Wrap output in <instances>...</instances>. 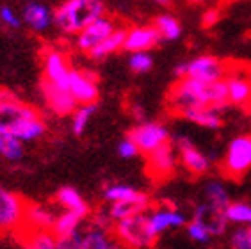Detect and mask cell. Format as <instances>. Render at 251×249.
I'll return each mask as SVG.
<instances>
[{"instance_id": "cell-1", "label": "cell", "mask_w": 251, "mask_h": 249, "mask_svg": "<svg viewBox=\"0 0 251 249\" xmlns=\"http://www.w3.org/2000/svg\"><path fill=\"white\" fill-rule=\"evenodd\" d=\"M228 105V93L225 80L203 84L193 78H180L168 95V107L176 116H182L193 109H208L221 110Z\"/></svg>"}, {"instance_id": "cell-2", "label": "cell", "mask_w": 251, "mask_h": 249, "mask_svg": "<svg viewBox=\"0 0 251 249\" xmlns=\"http://www.w3.org/2000/svg\"><path fill=\"white\" fill-rule=\"evenodd\" d=\"M101 16H105V5L101 0H64L53 11V24L63 34L77 36Z\"/></svg>"}, {"instance_id": "cell-3", "label": "cell", "mask_w": 251, "mask_h": 249, "mask_svg": "<svg viewBox=\"0 0 251 249\" xmlns=\"http://www.w3.org/2000/svg\"><path fill=\"white\" fill-rule=\"evenodd\" d=\"M112 235L123 246V249H151L159 239L151 231L148 214H137L120 223H114Z\"/></svg>"}, {"instance_id": "cell-4", "label": "cell", "mask_w": 251, "mask_h": 249, "mask_svg": "<svg viewBox=\"0 0 251 249\" xmlns=\"http://www.w3.org/2000/svg\"><path fill=\"white\" fill-rule=\"evenodd\" d=\"M39 112L34 107L18 100L9 89H0V132L15 134L16 128L27 120L38 118Z\"/></svg>"}, {"instance_id": "cell-5", "label": "cell", "mask_w": 251, "mask_h": 249, "mask_svg": "<svg viewBox=\"0 0 251 249\" xmlns=\"http://www.w3.org/2000/svg\"><path fill=\"white\" fill-rule=\"evenodd\" d=\"M251 169V135H239L228 144L226 153L221 162L225 176L239 180Z\"/></svg>"}, {"instance_id": "cell-6", "label": "cell", "mask_w": 251, "mask_h": 249, "mask_svg": "<svg viewBox=\"0 0 251 249\" xmlns=\"http://www.w3.org/2000/svg\"><path fill=\"white\" fill-rule=\"evenodd\" d=\"M27 203L16 192L0 185V231H18L24 228Z\"/></svg>"}, {"instance_id": "cell-7", "label": "cell", "mask_w": 251, "mask_h": 249, "mask_svg": "<svg viewBox=\"0 0 251 249\" xmlns=\"http://www.w3.org/2000/svg\"><path fill=\"white\" fill-rule=\"evenodd\" d=\"M128 139L134 141L139 153L150 155L160 146L169 143V132L162 123L157 121H143L130 130Z\"/></svg>"}, {"instance_id": "cell-8", "label": "cell", "mask_w": 251, "mask_h": 249, "mask_svg": "<svg viewBox=\"0 0 251 249\" xmlns=\"http://www.w3.org/2000/svg\"><path fill=\"white\" fill-rule=\"evenodd\" d=\"M228 93V103L248 107L251 101V70L244 64H228L225 77Z\"/></svg>"}, {"instance_id": "cell-9", "label": "cell", "mask_w": 251, "mask_h": 249, "mask_svg": "<svg viewBox=\"0 0 251 249\" xmlns=\"http://www.w3.org/2000/svg\"><path fill=\"white\" fill-rule=\"evenodd\" d=\"M228 72V64L214 55H200L187 62L185 77L193 80L203 82V84H212V82L225 80ZM184 77V78H185Z\"/></svg>"}, {"instance_id": "cell-10", "label": "cell", "mask_w": 251, "mask_h": 249, "mask_svg": "<svg viewBox=\"0 0 251 249\" xmlns=\"http://www.w3.org/2000/svg\"><path fill=\"white\" fill-rule=\"evenodd\" d=\"M176 169V151L173 144H164L146 155V173L153 182H164L173 176Z\"/></svg>"}, {"instance_id": "cell-11", "label": "cell", "mask_w": 251, "mask_h": 249, "mask_svg": "<svg viewBox=\"0 0 251 249\" xmlns=\"http://www.w3.org/2000/svg\"><path fill=\"white\" fill-rule=\"evenodd\" d=\"M116 29H120L116 20L105 15V16H101V18L95 20V22H93L91 25H87L84 30H80V32L77 34V41H75V43H77L78 50L89 53L100 43H103Z\"/></svg>"}, {"instance_id": "cell-12", "label": "cell", "mask_w": 251, "mask_h": 249, "mask_svg": "<svg viewBox=\"0 0 251 249\" xmlns=\"http://www.w3.org/2000/svg\"><path fill=\"white\" fill-rule=\"evenodd\" d=\"M45 66V80L63 89H70V75H72V68L68 64V59L61 50L52 48L45 53L43 59Z\"/></svg>"}, {"instance_id": "cell-13", "label": "cell", "mask_w": 251, "mask_h": 249, "mask_svg": "<svg viewBox=\"0 0 251 249\" xmlns=\"http://www.w3.org/2000/svg\"><path fill=\"white\" fill-rule=\"evenodd\" d=\"M70 93L78 105H95L98 98L97 78L91 73L72 70L70 75Z\"/></svg>"}, {"instance_id": "cell-14", "label": "cell", "mask_w": 251, "mask_h": 249, "mask_svg": "<svg viewBox=\"0 0 251 249\" xmlns=\"http://www.w3.org/2000/svg\"><path fill=\"white\" fill-rule=\"evenodd\" d=\"M176 149H178V155H180V162L184 164V168L193 176L207 174L208 169H210V160L191 141L185 139V137H178L176 139Z\"/></svg>"}, {"instance_id": "cell-15", "label": "cell", "mask_w": 251, "mask_h": 249, "mask_svg": "<svg viewBox=\"0 0 251 249\" xmlns=\"http://www.w3.org/2000/svg\"><path fill=\"white\" fill-rule=\"evenodd\" d=\"M160 41V36L153 25H139V27H132L126 30V38L123 50L130 53L137 52H148Z\"/></svg>"}, {"instance_id": "cell-16", "label": "cell", "mask_w": 251, "mask_h": 249, "mask_svg": "<svg viewBox=\"0 0 251 249\" xmlns=\"http://www.w3.org/2000/svg\"><path fill=\"white\" fill-rule=\"evenodd\" d=\"M41 91H43L45 100H47L49 107L52 109V112H55L57 116L73 114L75 109L78 107V103L72 96L70 89H63V87H57L53 86V84H50V82L43 80Z\"/></svg>"}, {"instance_id": "cell-17", "label": "cell", "mask_w": 251, "mask_h": 249, "mask_svg": "<svg viewBox=\"0 0 251 249\" xmlns=\"http://www.w3.org/2000/svg\"><path fill=\"white\" fill-rule=\"evenodd\" d=\"M193 221H196V223H200L201 226H205V230L212 235V237H221V235L226 233L228 221H226V216H225V210L214 208V206L208 205V203H203V205L196 206Z\"/></svg>"}, {"instance_id": "cell-18", "label": "cell", "mask_w": 251, "mask_h": 249, "mask_svg": "<svg viewBox=\"0 0 251 249\" xmlns=\"http://www.w3.org/2000/svg\"><path fill=\"white\" fill-rule=\"evenodd\" d=\"M80 249H123V246L112 235V230H103L89 224L82 231Z\"/></svg>"}, {"instance_id": "cell-19", "label": "cell", "mask_w": 251, "mask_h": 249, "mask_svg": "<svg viewBox=\"0 0 251 249\" xmlns=\"http://www.w3.org/2000/svg\"><path fill=\"white\" fill-rule=\"evenodd\" d=\"M150 208V198L146 196L145 192H141L139 196L130 199V201H120V203H111L109 208V217L112 223H120L123 219H128L137 214H146V210Z\"/></svg>"}, {"instance_id": "cell-20", "label": "cell", "mask_w": 251, "mask_h": 249, "mask_svg": "<svg viewBox=\"0 0 251 249\" xmlns=\"http://www.w3.org/2000/svg\"><path fill=\"white\" fill-rule=\"evenodd\" d=\"M148 221H150L151 231L157 237L169 228H180V226L187 224V217L175 208H157L148 216Z\"/></svg>"}, {"instance_id": "cell-21", "label": "cell", "mask_w": 251, "mask_h": 249, "mask_svg": "<svg viewBox=\"0 0 251 249\" xmlns=\"http://www.w3.org/2000/svg\"><path fill=\"white\" fill-rule=\"evenodd\" d=\"M22 20L34 32H43V30H47L53 24V13L45 4L30 2V4L25 5Z\"/></svg>"}, {"instance_id": "cell-22", "label": "cell", "mask_w": 251, "mask_h": 249, "mask_svg": "<svg viewBox=\"0 0 251 249\" xmlns=\"http://www.w3.org/2000/svg\"><path fill=\"white\" fill-rule=\"evenodd\" d=\"M89 217V208L86 210H64L59 214L53 223L52 233L55 237H64V235L75 233L80 230V224Z\"/></svg>"}, {"instance_id": "cell-23", "label": "cell", "mask_w": 251, "mask_h": 249, "mask_svg": "<svg viewBox=\"0 0 251 249\" xmlns=\"http://www.w3.org/2000/svg\"><path fill=\"white\" fill-rule=\"evenodd\" d=\"M55 217L57 216H53L47 206L38 205V203H30V205H27V208H25L24 226H27L30 231H36V230H50L52 231Z\"/></svg>"}, {"instance_id": "cell-24", "label": "cell", "mask_w": 251, "mask_h": 249, "mask_svg": "<svg viewBox=\"0 0 251 249\" xmlns=\"http://www.w3.org/2000/svg\"><path fill=\"white\" fill-rule=\"evenodd\" d=\"M125 38H126V29H121L120 27V29L114 30L103 43H100L95 50H91V52H89V57L103 59V57H107V55H111V53L118 52V50H123Z\"/></svg>"}, {"instance_id": "cell-25", "label": "cell", "mask_w": 251, "mask_h": 249, "mask_svg": "<svg viewBox=\"0 0 251 249\" xmlns=\"http://www.w3.org/2000/svg\"><path fill=\"white\" fill-rule=\"evenodd\" d=\"M184 120L193 121V123L200 124V126H205V128H219L221 126V116H219V110L208 109V107H203V109H193L187 110L184 116Z\"/></svg>"}, {"instance_id": "cell-26", "label": "cell", "mask_w": 251, "mask_h": 249, "mask_svg": "<svg viewBox=\"0 0 251 249\" xmlns=\"http://www.w3.org/2000/svg\"><path fill=\"white\" fill-rule=\"evenodd\" d=\"M25 149H24V143L15 137L9 132H0V155L9 160V162H18L24 157Z\"/></svg>"}, {"instance_id": "cell-27", "label": "cell", "mask_w": 251, "mask_h": 249, "mask_svg": "<svg viewBox=\"0 0 251 249\" xmlns=\"http://www.w3.org/2000/svg\"><path fill=\"white\" fill-rule=\"evenodd\" d=\"M205 198H207L208 205H212L214 208H219V210H226V206L230 205V196H228L226 192V187L223 185L221 182H208L205 185Z\"/></svg>"}, {"instance_id": "cell-28", "label": "cell", "mask_w": 251, "mask_h": 249, "mask_svg": "<svg viewBox=\"0 0 251 249\" xmlns=\"http://www.w3.org/2000/svg\"><path fill=\"white\" fill-rule=\"evenodd\" d=\"M155 29L159 32V36L162 39H168V41H175L182 36V25L176 18L169 15H162L155 20Z\"/></svg>"}, {"instance_id": "cell-29", "label": "cell", "mask_w": 251, "mask_h": 249, "mask_svg": "<svg viewBox=\"0 0 251 249\" xmlns=\"http://www.w3.org/2000/svg\"><path fill=\"white\" fill-rule=\"evenodd\" d=\"M228 223L241 226H250L251 224V205L244 201H233L226 206L225 210Z\"/></svg>"}, {"instance_id": "cell-30", "label": "cell", "mask_w": 251, "mask_h": 249, "mask_svg": "<svg viewBox=\"0 0 251 249\" xmlns=\"http://www.w3.org/2000/svg\"><path fill=\"white\" fill-rule=\"evenodd\" d=\"M57 203L64 210H86V208H89V205L84 201L82 196L73 187H63L57 192Z\"/></svg>"}, {"instance_id": "cell-31", "label": "cell", "mask_w": 251, "mask_h": 249, "mask_svg": "<svg viewBox=\"0 0 251 249\" xmlns=\"http://www.w3.org/2000/svg\"><path fill=\"white\" fill-rule=\"evenodd\" d=\"M25 249H55V235L50 230L30 231L25 240Z\"/></svg>"}, {"instance_id": "cell-32", "label": "cell", "mask_w": 251, "mask_h": 249, "mask_svg": "<svg viewBox=\"0 0 251 249\" xmlns=\"http://www.w3.org/2000/svg\"><path fill=\"white\" fill-rule=\"evenodd\" d=\"M95 105H78L73 112L72 118V130L75 135H82L86 132L87 124L91 121L93 114H95Z\"/></svg>"}, {"instance_id": "cell-33", "label": "cell", "mask_w": 251, "mask_h": 249, "mask_svg": "<svg viewBox=\"0 0 251 249\" xmlns=\"http://www.w3.org/2000/svg\"><path fill=\"white\" fill-rule=\"evenodd\" d=\"M141 192L132 189L128 185H111L107 187L105 192H103V196L109 203H120V201H130L134 198L139 196Z\"/></svg>"}, {"instance_id": "cell-34", "label": "cell", "mask_w": 251, "mask_h": 249, "mask_svg": "<svg viewBox=\"0 0 251 249\" xmlns=\"http://www.w3.org/2000/svg\"><path fill=\"white\" fill-rule=\"evenodd\" d=\"M128 66H130V70L135 73H146V72H150L151 66H153V59H151V55L148 52L130 53Z\"/></svg>"}, {"instance_id": "cell-35", "label": "cell", "mask_w": 251, "mask_h": 249, "mask_svg": "<svg viewBox=\"0 0 251 249\" xmlns=\"http://www.w3.org/2000/svg\"><path fill=\"white\" fill-rule=\"evenodd\" d=\"M187 235L194 240V242H198V244H203V246L210 244V242L214 240L212 235L205 230V226H201L200 223H196V221L187 223Z\"/></svg>"}, {"instance_id": "cell-36", "label": "cell", "mask_w": 251, "mask_h": 249, "mask_svg": "<svg viewBox=\"0 0 251 249\" xmlns=\"http://www.w3.org/2000/svg\"><path fill=\"white\" fill-rule=\"evenodd\" d=\"M230 249H251V230L248 226H241L232 233Z\"/></svg>"}, {"instance_id": "cell-37", "label": "cell", "mask_w": 251, "mask_h": 249, "mask_svg": "<svg viewBox=\"0 0 251 249\" xmlns=\"http://www.w3.org/2000/svg\"><path fill=\"white\" fill-rule=\"evenodd\" d=\"M80 239H82L80 230L64 237H55V249H80Z\"/></svg>"}, {"instance_id": "cell-38", "label": "cell", "mask_w": 251, "mask_h": 249, "mask_svg": "<svg viewBox=\"0 0 251 249\" xmlns=\"http://www.w3.org/2000/svg\"><path fill=\"white\" fill-rule=\"evenodd\" d=\"M0 22L4 25H7V27H13V29H18L20 25H22V20L9 7H0Z\"/></svg>"}, {"instance_id": "cell-39", "label": "cell", "mask_w": 251, "mask_h": 249, "mask_svg": "<svg viewBox=\"0 0 251 249\" xmlns=\"http://www.w3.org/2000/svg\"><path fill=\"white\" fill-rule=\"evenodd\" d=\"M118 153L123 158H134L139 155V149H137V146L134 144V141H130L126 137V139L121 141L120 146H118Z\"/></svg>"}, {"instance_id": "cell-40", "label": "cell", "mask_w": 251, "mask_h": 249, "mask_svg": "<svg viewBox=\"0 0 251 249\" xmlns=\"http://www.w3.org/2000/svg\"><path fill=\"white\" fill-rule=\"evenodd\" d=\"M216 20H218V11H208L207 15H205V18H203V24L207 25V27H210Z\"/></svg>"}, {"instance_id": "cell-41", "label": "cell", "mask_w": 251, "mask_h": 249, "mask_svg": "<svg viewBox=\"0 0 251 249\" xmlns=\"http://www.w3.org/2000/svg\"><path fill=\"white\" fill-rule=\"evenodd\" d=\"M132 114H134L135 120H139V123H143L145 120V110L141 105H132Z\"/></svg>"}, {"instance_id": "cell-42", "label": "cell", "mask_w": 251, "mask_h": 249, "mask_svg": "<svg viewBox=\"0 0 251 249\" xmlns=\"http://www.w3.org/2000/svg\"><path fill=\"white\" fill-rule=\"evenodd\" d=\"M157 4H160V5H168L169 4V0H155Z\"/></svg>"}, {"instance_id": "cell-43", "label": "cell", "mask_w": 251, "mask_h": 249, "mask_svg": "<svg viewBox=\"0 0 251 249\" xmlns=\"http://www.w3.org/2000/svg\"><path fill=\"white\" fill-rule=\"evenodd\" d=\"M246 110H248V114H250V116H251V101H250V103H248Z\"/></svg>"}, {"instance_id": "cell-44", "label": "cell", "mask_w": 251, "mask_h": 249, "mask_svg": "<svg viewBox=\"0 0 251 249\" xmlns=\"http://www.w3.org/2000/svg\"><path fill=\"white\" fill-rule=\"evenodd\" d=\"M193 2H198V4H201V2H205V0H193Z\"/></svg>"}, {"instance_id": "cell-45", "label": "cell", "mask_w": 251, "mask_h": 249, "mask_svg": "<svg viewBox=\"0 0 251 249\" xmlns=\"http://www.w3.org/2000/svg\"><path fill=\"white\" fill-rule=\"evenodd\" d=\"M250 70H251V66H250Z\"/></svg>"}]
</instances>
